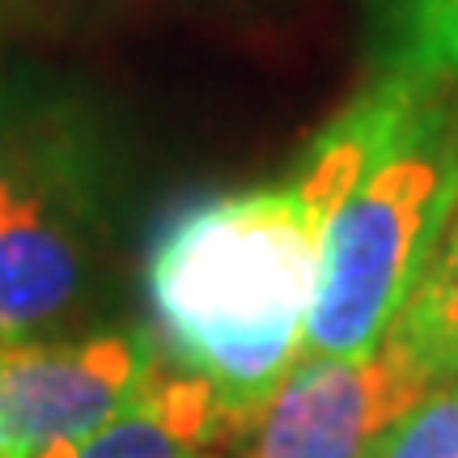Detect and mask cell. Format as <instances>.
Listing matches in <instances>:
<instances>
[{"instance_id":"cell-1","label":"cell","mask_w":458,"mask_h":458,"mask_svg":"<svg viewBox=\"0 0 458 458\" xmlns=\"http://www.w3.org/2000/svg\"><path fill=\"white\" fill-rule=\"evenodd\" d=\"M318 221L293 182L208 196L170 216L148 250L157 335L213 386L225 437L306 352Z\"/></svg>"},{"instance_id":"cell-2","label":"cell","mask_w":458,"mask_h":458,"mask_svg":"<svg viewBox=\"0 0 458 458\" xmlns=\"http://www.w3.org/2000/svg\"><path fill=\"white\" fill-rule=\"evenodd\" d=\"M458 213V85L425 72L394 131L318 221L306 357L386 340Z\"/></svg>"},{"instance_id":"cell-3","label":"cell","mask_w":458,"mask_h":458,"mask_svg":"<svg viewBox=\"0 0 458 458\" xmlns=\"http://www.w3.org/2000/svg\"><path fill=\"white\" fill-rule=\"evenodd\" d=\"M437 391L420 357L386 335L365 357H306L255 416L229 433V458H374L382 437Z\"/></svg>"},{"instance_id":"cell-4","label":"cell","mask_w":458,"mask_h":458,"mask_svg":"<svg viewBox=\"0 0 458 458\" xmlns=\"http://www.w3.org/2000/svg\"><path fill=\"white\" fill-rule=\"evenodd\" d=\"M148 360L153 344L128 335L0 348V454L34 458L55 442H85L128 403Z\"/></svg>"},{"instance_id":"cell-5","label":"cell","mask_w":458,"mask_h":458,"mask_svg":"<svg viewBox=\"0 0 458 458\" xmlns=\"http://www.w3.org/2000/svg\"><path fill=\"white\" fill-rule=\"evenodd\" d=\"M85 276V246L72 216L26 182L0 213V348L72 306Z\"/></svg>"},{"instance_id":"cell-6","label":"cell","mask_w":458,"mask_h":458,"mask_svg":"<svg viewBox=\"0 0 458 458\" xmlns=\"http://www.w3.org/2000/svg\"><path fill=\"white\" fill-rule=\"evenodd\" d=\"M225 416L213 386L148 360L128 403L85 442H55L34 458H221Z\"/></svg>"},{"instance_id":"cell-7","label":"cell","mask_w":458,"mask_h":458,"mask_svg":"<svg viewBox=\"0 0 458 458\" xmlns=\"http://www.w3.org/2000/svg\"><path fill=\"white\" fill-rule=\"evenodd\" d=\"M391 335H399L420 357V365L437 377V386L458 382V213Z\"/></svg>"},{"instance_id":"cell-8","label":"cell","mask_w":458,"mask_h":458,"mask_svg":"<svg viewBox=\"0 0 458 458\" xmlns=\"http://www.w3.org/2000/svg\"><path fill=\"white\" fill-rule=\"evenodd\" d=\"M403 64L458 85V0H403Z\"/></svg>"},{"instance_id":"cell-9","label":"cell","mask_w":458,"mask_h":458,"mask_svg":"<svg viewBox=\"0 0 458 458\" xmlns=\"http://www.w3.org/2000/svg\"><path fill=\"white\" fill-rule=\"evenodd\" d=\"M374 458H458V386L420 399L382 437Z\"/></svg>"},{"instance_id":"cell-10","label":"cell","mask_w":458,"mask_h":458,"mask_svg":"<svg viewBox=\"0 0 458 458\" xmlns=\"http://www.w3.org/2000/svg\"><path fill=\"white\" fill-rule=\"evenodd\" d=\"M26 182H30V179H26V170H17V165L4 157V148H0V213L9 208V199H13Z\"/></svg>"},{"instance_id":"cell-11","label":"cell","mask_w":458,"mask_h":458,"mask_svg":"<svg viewBox=\"0 0 458 458\" xmlns=\"http://www.w3.org/2000/svg\"><path fill=\"white\" fill-rule=\"evenodd\" d=\"M0 458H4V454H0Z\"/></svg>"}]
</instances>
